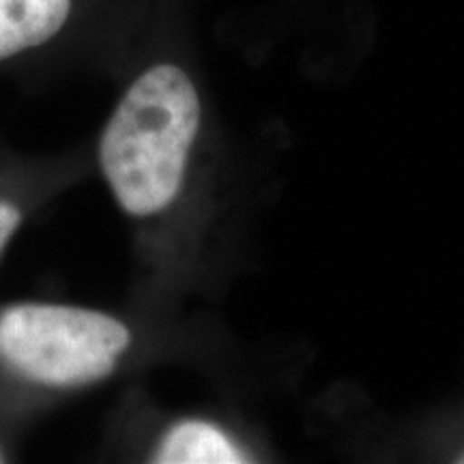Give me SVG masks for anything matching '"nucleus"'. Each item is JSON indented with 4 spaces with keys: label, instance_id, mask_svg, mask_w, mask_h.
<instances>
[{
    "label": "nucleus",
    "instance_id": "423d86ee",
    "mask_svg": "<svg viewBox=\"0 0 464 464\" xmlns=\"http://www.w3.org/2000/svg\"><path fill=\"white\" fill-rule=\"evenodd\" d=\"M456 462H462V464H464V450L460 451V454H458V458H456Z\"/></svg>",
    "mask_w": 464,
    "mask_h": 464
},
{
    "label": "nucleus",
    "instance_id": "0eeeda50",
    "mask_svg": "<svg viewBox=\"0 0 464 464\" xmlns=\"http://www.w3.org/2000/svg\"><path fill=\"white\" fill-rule=\"evenodd\" d=\"M0 460H3V456H0Z\"/></svg>",
    "mask_w": 464,
    "mask_h": 464
},
{
    "label": "nucleus",
    "instance_id": "39448f33",
    "mask_svg": "<svg viewBox=\"0 0 464 464\" xmlns=\"http://www.w3.org/2000/svg\"><path fill=\"white\" fill-rule=\"evenodd\" d=\"M22 222L20 208L11 205V202L0 200V252L7 246L9 237L17 230V226Z\"/></svg>",
    "mask_w": 464,
    "mask_h": 464
},
{
    "label": "nucleus",
    "instance_id": "7ed1b4c3",
    "mask_svg": "<svg viewBox=\"0 0 464 464\" xmlns=\"http://www.w3.org/2000/svg\"><path fill=\"white\" fill-rule=\"evenodd\" d=\"M153 462L160 464H243L252 451L216 421L183 420L161 437Z\"/></svg>",
    "mask_w": 464,
    "mask_h": 464
},
{
    "label": "nucleus",
    "instance_id": "20e7f679",
    "mask_svg": "<svg viewBox=\"0 0 464 464\" xmlns=\"http://www.w3.org/2000/svg\"><path fill=\"white\" fill-rule=\"evenodd\" d=\"M72 15V0H0V61L56 37Z\"/></svg>",
    "mask_w": 464,
    "mask_h": 464
},
{
    "label": "nucleus",
    "instance_id": "f257e3e1",
    "mask_svg": "<svg viewBox=\"0 0 464 464\" xmlns=\"http://www.w3.org/2000/svg\"><path fill=\"white\" fill-rule=\"evenodd\" d=\"M200 125V91L183 65L155 63L133 80L100 140L103 177L127 216H158L179 198Z\"/></svg>",
    "mask_w": 464,
    "mask_h": 464
},
{
    "label": "nucleus",
    "instance_id": "f03ea898",
    "mask_svg": "<svg viewBox=\"0 0 464 464\" xmlns=\"http://www.w3.org/2000/svg\"><path fill=\"white\" fill-rule=\"evenodd\" d=\"M131 344L119 318L73 305L24 304L0 316V353L26 379L82 387L108 379Z\"/></svg>",
    "mask_w": 464,
    "mask_h": 464
}]
</instances>
